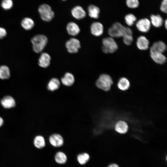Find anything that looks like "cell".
I'll return each instance as SVG.
<instances>
[{"instance_id":"24","label":"cell","mask_w":167,"mask_h":167,"mask_svg":"<svg viewBox=\"0 0 167 167\" xmlns=\"http://www.w3.org/2000/svg\"><path fill=\"white\" fill-rule=\"evenodd\" d=\"M22 27L26 30H30L34 27V23L33 20L29 18H25L21 22Z\"/></svg>"},{"instance_id":"6","label":"cell","mask_w":167,"mask_h":167,"mask_svg":"<svg viewBox=\"0 0 167 167\" xmlns=\"http://www.w3.org/2000/svg\"><path fill=\"white\" fill-rule=\"evenodd\" d=\"M135 26L140 32L146 33L150 29L151 24L150 19L147 18L140 19L135 22Z\"/></svg>"},{"instance_id":"14","label":"cell","mask_w":167,"mask_h":167,"mask_svg":"<svg viewBox=\"0 0 167 167\" xmlns=\"http://www.w3.org/2000/svg\"><path fill=\"white\" fill-rule=\"evenodd\" d=\"M50 60L51 57L48 54L42 53L39 59L38 65L41 67L46 68L49 65Z\"/></svg>"},{"instance_id":"17","label":"cell","mask_w":167,"mask_h":167,"mask_svg":"<svg viewBox=\"0 0 167 167\" xmlns=\"http://www.w3.org/2000/svg\"><path fill=\"white\" fill-rule=\"evenodd\" d=\"M66 29L68 33L70 35L72 36L77 35L80 31V29L78 25L73 22H70L67 24Z\"/></svg>"},{"instance_id":"21","label":"cell","mask_w":167,"mask_h":167,"mask_svg":"<svg viewBox=\"0 0 167 167\" xmlns=\"http://www.w3.org/2000/svg\"><path fill=\"white\" fill-rule=\"evenodd\" d=\"M60 85V83L59 80L56 78H53L48 82L47 88L49 91L54 92L58 90Z\"/></svg>"},{"instance_id":"25","label":"cell","mask_w":167,"mask_h":167,"mask_svg":"<svg viewBox=\"0 0 167 167\" xmlns=\"http://www.w3.org/2000/svg\"><path fill=\"white\" fill-rule=\"evenodd\" d=\"M124 19L126 24L128 26H132L137 20L136 17L132 13H128L126 14Z\"/></svg>"},{"instance_id":"5","label":"cell","mask_w":167,"mask_h":167,"mask_svg":"<svg viewBox=\"0 0 167 167\" xmlns=\"http://www.w3.org/2000/svg\"><path fill=\"white\" fill-rule=\"evenodd\" d=\"M38 11L41 19L45 21H51L54 16V13L49 5L43 4L38 8Z\"/></svg>"},{"instance_id":"29","label":"cell","mask_w":167,"mask_h":167,"mask_svg":"<svg viewBox=\"0 0 167 167\" xmlns=\"http://www.w3.org/2000/svg\"><path fill=\"white\" fill-rule=\"evenodd\" d=\"M126 4L129 8L135 9L139 6V0H126Z\"/></svg>"},{"instance_id":"32","label":"cell","mask_w":167,"mask_h":167,"mask_svg":"<svg viewBox=\"0 0 167 167\" xmlns=\"http://www.w3.org/2000/svg\"><path fill=\"white\" fill-rule=\"evenodd\" d=\"M160 9L162 12L167 14V0H162L160 6Z\"/></svg>"},{"instance_id":"1","label":"cell","mask_w":167,"mask_h":167,"mask_svg":"<svg viewBox=\"0 0 167 167\" xmlns=\"http://www.w3.org/2000/svg\"><path fill=\"white\" fill-rule=\"evenodd\" d=\"M47 37L43 35H37L31 39L33 50L36 53L41 52L45 47L47 43Z\"/></svg>"},{"instance_id":"23","label":"cell","mask_w":167,"mask_h":167,"mask_svg":"<svg viewBox=\"0 0 167 167\" xmlns=\"http://www.w3.org/2000/svg\"><path fill=\"white\" fill-rule=\"evenodd\" d=\"M130 84L129 80L125 77L121 78L118 81L117 86L118 88L122 91H126L129 89Z\"/></svg>"},{"instance_id":"9","label":"cell","mask_w":167,"mask_h":167,"mask_svg":"<svg viewBox=\"0 0 167 167\" xmlns=\"http://www.w3.org/2000/svg\"><path fill=\"white\" fill-rule=\"evenodd\" d=\"M92 34L96 36H98L101 35L104 32V27L103 24L99 22H94L90 26Z\"/></svg>"},{"instance_id":"30","label":"cell","mask_w":167,"mask_h":167,"mask_svg":"<svg viewBox=\"0 0 167 167\" xmlns=\"http://www.w3.org/2000/svg\"><path fill=\"white\" fill-rule=\"evenodd\" d=\"M132 35V34H127L122 36L123 42L125 45H131L133 40Z\"/></svg>"},{"instance_id":"15","label":"cell","mask_w":167,"mask_h":167,"mask_svg":"<svg viewBox=\"0 0 167 167\" xmlns=\"http://www.w3.org/2000/svg\"><path fill=\"white\" fill-rule=\"evenodd\" d=\"M149 19L151 24L155 27H160L163 24V19L159 14H152L150 16Z\"/></svg>"},{"instance_id":"34","label":"cell","mask_w":167,"mask_h":167,"mask_svg":"<svg viewBox=\"0 0 167 167\" xmlns=\"http://www.w3.org/2000/svg\"><path fill=\"white\" fill-rule=\"evenodd\" d=\"M108 167H119L117 164L115 163L111 164L108 165Z\"/></svg>"},{"instance_id":"8","label":"cell","mask_w":167,"mask_h":167,"mask_svg":"<svg viewBox=\"0 0 167 167\" xmlns=\"http://www.w3.org/2000/svg\"><path fill=\"white\" fill-rule=\"evenodd\" d=\"M66 46L68 51L70 53H77L81 47L79 40L75 38H71L67 41Z\"/></svg>"},{"instance_id":"13","label":"cell","mask_w":167,"mask_h":167,"mask_svg":"<svg viewBox=\"0 0 167 167\" xmlns=\"http://www.w3.org/2000/svg\"><path fill=\"white\" fill-rule=\"evenodd\" d=\"M150 55L152 60L156 63L163 64L166 62V58L162 53L150 52Z\"/></svg>"},{"instance_id":"35","label":"cell","mask_w":167,"mask_h":167,"mask_svg":"<svg viewBox=\"0 0 167 167\" xmlns=\"http://www.w3.org/2000/svg\"><path fill=\"white\" fill-rule=\"evenodd\" d=\"M4 123V120L3 119L0 117V127L3 125Z\"/></svg>"},{"instance_id":"11","label":"cell","mask_w":167,"mask_h":167,"mask_svg":"<svg viewBox=\"0 0 167 167\" xmlns=\"http://www.w3.org/2000/svg\"><path fill=\"white\" fill-rule=\"evenodd\" d=\"M71 14L73 17L78 20L84 18L86 15L84 9L79 6L74 7L71 10Z\"/></svg>"},{"instance_id":"2","label":"cell","mask_w":167,"mask_h":167,"mask_svg":"<svg viewBox=\"0 0 167 167\" xmlns=\"http://www.w3.org/2000/svg\"><path fill=\"white\" fill-rule=\"evenodd\" d=\"M113 81L111 77L106 74L101 75L96 82V86L105 91H108L113 84Z\"/></svg>"},{"instance_id":"20","label":"cell","mask_w":167,"mask_h":167,"mask_svg":"<svg viewBox=\"0 0 167 167\" xmlns=\"http://www.w3.org/2000/svg\"><path fill=\"white\" fill-rule=\"evenodd\" d=\"M62 83L65 86H71L74 83L75 78L73 75L70 73H66L61 79Z\"/></svg>"},{"instance_id":"33","label":"cell","mask_w":167,"mask_h":167,"mask_svg":"<svg viewBox=\"0 0 167 167\" xmlns=\"http://www.w3.org/2000/svg\"><path fill=\"white\" fill-rule=\"evenodd\" d=\"M6 31L4 28L0 27V39H2L6 35Z\"/></svg>"},{"instance_id":"7","label":"cell","mask_w":167,"mask_h":167,"mask_svg":"<svg viewBox=\"0 0 167 167\" xmlns=\"http://www.w3.org/2000/svg\"><path fill=\"white\" fill-rule=\"evenodd\" d=\"M49 141L52 146L56 148L62 146L64 142L62 136L58 133H54L51 134L49 137Z\"/></svg>"},{"instance_id":"4","label":"cell","mask_w":167,"mask_h":167,"mask_svg":"<svg viewBox=\"0 0 167 167\" xmlns=\"http://www.w3.org/2000/svg\"><path fill=\"white\" fill-rule=\"evenodd\" d=\"M126 27L119 22H115L109 28L108 33L110 37L113 38L122 37Z\"/></svg>"},{"instance_id":"37","label":"cell","mask_w":167,"mask_h":167,"mask_svg":"<svg viewBox=\"0 0 167 167\" xmlns=\"http://www.w3.org/2000/svg\"><path fill=\"white\" fill-rule=\"evenodd\" d=\"M62 0L63 1H66V0Z\"/></svg>"},{"instance_id":"12","label":"cell","mask_w":167,"mask_h":167,"mask_svg":"<svg viewBox=\"0 0 167 167\" xmlns=\"http://www.w3.org/2000/svg\"><path fill=\"white\" fill-rule=\"evenodd\" d=\"M136 45L137 48L140 50H145L149 48V42L145 36H141L137 39Z\"/></svg>"},{"instance_id":"19","label":"cell","mask_w":167,"mask_h":167,"mask_svg":"<svg viewBox=\"0 0 167 167\" xmlns=\"http://www.w3.org/2000/svg\"><path fill=\"white\" fill-rule=\"evenodd\" d=\"M89 16L91 18L97 19L99 18L100 10L97 6L94 5H89L88 8Z\"/></svg>"},{"instance_id":"3","label":"cell","mask_w":167,"mask_h":167,"mask_svg":"<svg viewBox=\"0 0 167 167\" xmlns=\"http://www.w3.org/2000/svg\"><path fill=\"white\" fill-rule=\"evenodd\" d=\"M102 44V50L105 53H113L118 49L117 43L113 38L110 36L103 39Z\"/></svg>"},{"instance_id":"31","label":"cell","mask_w":167,"mask_h":167,"mask_svg":"<svg viewBox=\"0 0 167 167\" xmlns=\"http://www.w3.org/2000/svg\"><path fill=\"white\" fill-rule=\"evenodd\" d=\"M2 7L5 10L11 9L13 6V2L12 0H3L1 2Z\"/></svg>"},{"instance_id":"10","label":"cell","mask_w":167,"mask_h":167,"mask_svg":"<svg viewBox=\"0 0 167 167\" xmlns=\"http://www.w3.org/2000/svg\"><path fill=\"white\" fill-rule=\"evenodd\" d=\"M0 103L2 106L6 109L13 108L16 105L15 99L10 96H6L3 97L1 100Z\"/></svg>"},{"instance_id":"18","label":"cell","mask_w":167,"mask_h":167,"mask_svg":"<svg viewBox=\"0 0 167 167\" xmlns=\"http://www.w3.org/2000/svg\"><path fill=\"white\" fill-rule=\"evenodd\" d=\"M128 126L127 123L123 121H119L117 122L115 126V130L119 134H124L128 131Z\"/></svg>"},{"instance_id":"26","label":"cell","mask_w":167,"mask_h":167,"mask_svg":"<svg viewBox=\"0 0 167 167\" xmlns=\"http://www.w3.org/2000/svg\"><path fill=\"white\" fill-rule=\"evenodd\" d=\"M10 76L9 68L6 66H0V79H8Z\"/></svg>"},{"instance_id":"16","label":"cell","mask_w":167,"mask_h":167,"mask_svg":"<svg viewBox=\"0 0 167 167\" xmlns=\"http://www.w3.org/2000/svg\"><path fill=\"white\" fill-rule=\"evenodd\" d=\"M166 49L165 43L161 41L155 42L150 48V52H157L163 53Z\"/></svg>"},{"instance_id":"36","label":"cell","mask_w":167,"mask_h":167,"mask_svg":"<svg viewBox=\"0 0 167 167\" xmlns=\"http://www.w3.org/2000/svg\"><path fill=\"white\" fill-rule=\"evenodd\" d=\"M163 24H164V27L165 29H167V19H166L164 21Z\"/></svg>"},{"instance_id":"22","label":"cell","mask_w":167,"mask_h":167,"mask_svg":"<svg viewBox=\"0 0 167 167\" xmlns=\"http://www.w3.org/2000/svg\"><path fill=\"white\" fill-rule=\"evenodd\" d=\"M33 144L34 146L37 148L41 149L44 148L46 145L45 138L40 135L36 136L33 140Z\"/></svg>"},{"instance_id":"27","label":"cell","mask_w":167,"mask_h":167,"mask_svg":"<svg viewBox=\"0 0 167 167\" xmlns=\"http://www.w3.org/2000/svg\"><path fill=\"white\" fill-rule=\"evenodd\" d=\"M54 158L56 161L60 164L65 163L67 160L66 155L64 152L61 151L58 152L56 153Z\"/></svg>"},{"instance_id":"28","label":"cell","mask_w":167,"mask_h":167,"mask_svg":"<svg viewBox=\"0 0 167 167\" xmlns=\"http://www.w3.org/2000/svg\"><path fill=\"white\" fill-rule=\"evenodd\" d=\"M90 158L89 155L87 153H83L79 154L77 156V160L81 165L85 164Z\"/></svg>"}]
</instances>
